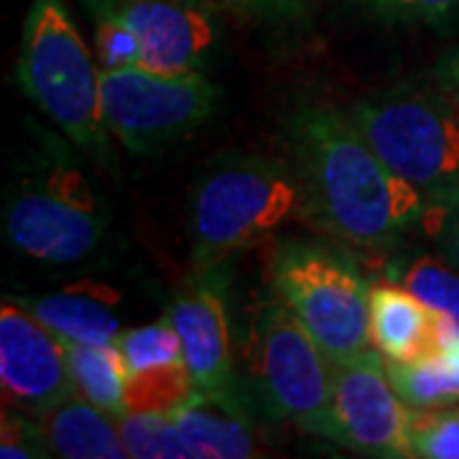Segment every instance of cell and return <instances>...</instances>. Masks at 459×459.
I'll use <instances>...</instances> for the list:
<instances>
[{
  "mask_svg": "<svg viewBox=\"0 0 459 459\" xmlns=\"http://www.w3.org/2000/svg\"><path fill=\"white\" fill-rule=\"evenodd\" d=\"M283 141L301 195L299 217L334 243L380 255L419 228L427 195L380 161L347 110L301 102L286 117Z\"/></svg>",
  "mask_w": 459,
  "mask_h": 459,
  "instance_id": "obj_1",
  "label": "cell"
},
{
  "mask_svg": "<svg viewBox=\"0 0 459 459\" xmlns=\"http://www.w3.org/2000/svg\"><path fill=\"white\" fill-rule=\"evenodd\" d=\"M65 135L33 128L3 202L5 243L29 261L72 268L105 246L110 212Z\"/></svg>",
  "mask_w": 459,
  "mask_h": 459,
  "instance_id": "obj_2",
  "label": "cell"
},
{
  "mask_svg": "<svg viewBox=\"0 0 459 459\" xmlns=\"http://www.w3.org/2000/svg\"><path fill=\"white\" fill-rule=\"evenodd\" d=\"M16 84L77 151L110 164L102 66L72 21L66 0H31L21 31Z\"/></svg>",
  "mask_w": 459,
  "mask_h": 459,
  "instance_id": "obj_3",
  "label": "cell"
},
{
  "mask_svg": "<svg viewBox=\"0 0 459 459\" xmlns=\"http://www.w3.org/2000/svg\"><path fill=\"white\" fill-rule=\"evenodd\" d=\"M301 210L286 159L230 153L202 171L189 199V268L214 271Z\"/></svg>",
  "mask_w": 459,
  "mask_h": 459,
  "instance_id": "obj_4",
  "label": "cell"
},
{
  "mask_svg": "<svg viewBox=\"0 0 459 459\" xmlns=\"http://www.w3.org/2000/svg\"><path fill=\"white\" fill-rule=\"evenodd\" d=\"M347 113L380 161L427 197L459 181V113L437 80L391 84Z\"/></svg>",
  "mask_w": 459,
  "mask_h": 459,
  "instance_id": "obj_5",
  "label": "cell"
},
{
  "mask_svg": "<svg viewBox=\"0 0 459 459\" xmlns=\"http://www.w3.org/2000/svg\"><path fill=\"white\" fill-rule=\"evenodd\" d=\"M271 286L332 362L373 350L370 286L352 258L337 247L286 238L271 255Z\"/></svg>",
  "mask_w": 459,
  "mask_h": 459,
  "instance_id": "obj_6",
  "label": "cell"
},
{
  "mask_svg": "<svg viewBox=\"0 0 459 459\" xmlns=\"http://www.w3.org/2000/svg\"><path fill=\"white\" fill-rule=\"evenodd\" d=\"M250 368L265 409L301 431L334 442V362L281 299L263 304L253 329Z\"/></svg>",
  "mask_w": 459,
  "mask_h": 459,
  "instance_id": "obj_7",
  "label": "cell"
},
{
  "mask_svg": "<svg viewBox=\"0 0 459 459\" xmlns=\"http://www.w3.org/2000/svg\"><path fill=\"white\" fill-rule=\"evenodd\" d=\"M220 90L204 72H159L143 65L102 69L110 135L138 156H153L202 128Z\"/></svg>",
  "mask_w": 459,
  "mask_h": 459,
  "instance_id": "obj_8",
  "label": "cell"
},
{
  "mask_svg": "<svg viewBox=\"0 0 459 459\" xmlns=\"http://www.w3.org/2000/svg\"><path fill=\"white\" fill-rule=\"evenodd\" d=\"M409 416L411 406L395 391L377 350L334 362V444L362 457L411 459Z\"/></svg>",
  "mask_w": 459,
  "mask_h": 459,
  "instance_id": "obj_9",
  "label": "cell"
},
{
  "mask_svg": "<svg viewBox=\"0 0 459 459\" xmlns=\"http://www.w3.org/2000/svg\"><path fill=\"white\" fill-rule=\"evenodd\" d=\"M0 388L3 409L44 416L74 395L66 342L13 296L0 307Z\"/></svg>",
  "mask_w": 459,
  "mask_h": 459,
  "instance_id": "obj_10",
  "label": "cell"
},
{
  "mask_svg": "<svg viewBox=\"0 0 459 459\" xmlns=\"http://www.w3.org/2000/svg\"><path fill=\"white\" fill-rule=\"evenodd\" d=\"M222 268L192 273L181 286L166 316L177 327L184 365L199 394H238L232 373V340Z\"/></svg>",
  "mask_w": 459,
  "mask_h": 459,
  "instance_id": "obj_11",
  "label": "cell"
},
{
  "mask_svg": "<svg viewBox=\"0 0 459 459\" xmlns=\"http://www.w3.org/2000/svg\"><path fill=\"white\" fill-rule=\"evenodd\" d=\"M138 41L141 65L159 72H202L220 44L212 0H113Z\"/></svg>",
  "mask_w": 459,
  "mask_h": 459,
  "instance_id": "obj_12",
  "label": "cell"
},
{
  "mask_svg": "<svg viewBox=\"0 0 459 459\" xmlns=\"http://www.w3.org/2000/svg\"><path fill=\"white\" fill-rule=\"evenodd\" d=\"M171 419L195 459H250L263 455L243 391L228 395L195 391Z\"/></svg>",
  "mask_w": 459,
  "mask_h": 459,
  "instance_id": "obj_13",
  "label": "cell"
},
{
  "mask_svg": "<svg viewBox=\"0 0 459 459\" xmlns=\"http://www.w3.org/2000/svg\"><path fill=\"white\" fill-rule=\"evenodd\" d=\"M13 299L59 337L72 342L115 344L117 334L123 332L117 314L120 296L100 281H80L65 286L62 291Z\"/></svg>",
  "mask_w": 459,
  "mask_h": 459,
  "instance_id": "obj_14",
  "label": "cell"
},
{
  "mask_svg": "<svg viewBox=\"0 0 459 459\" xmlns=\"http://www.w3.org/2000/svg\"><path fill=\"white\" fill-rule=\"evenodd\" d=\"M439 316L395 281L370 286V344L383 360L409 362L437 350Z\"/></svg>",
  "mask_w": 459,
  "mask_h": 459,
  "instance_id": "obj_15",
  "label": "cell"
},
{
  "mask_svg": "<svg viewBox=\"0 0 459 459\" xmlns=\"http://www.w3.org/2000/svg\"><path fill=\"white\" fill-rule=\"evenodd\" d=\"M54 457L62 459H126L128 449L117 427V416L69 395L59 406L39 416Z\"/></svg>",
  "mask_w": 459,
  "mask_h": 459,
  "instance_id": "obj_16",
  "label": "cell"
},
{
  "mask_svg": "<svg viewBox=\"0 0 459 459\" xmlns=\"http://www.w3.org/2000/svg\"><path fill=\"white\" fill-rule=\"evenodd\" d=\"M388 377L411 409L459 403V322L439 316L437 350L409 362L385 360Z\"/></svg>",
  "mask_w": 459,
  "mask_h": 459,
  "instance_id": "obj_17",
  "label": "cell"
},
{
  "mask_svg": "<svg viewBox=\"0 0 459 459\" xmlns=\"http://www.w3.org/2000/svg\"><path fill=\"white\" fill-rule=\"evenodd\" d=\"M65 342L74 394L113 416H120L126 411V385L131 376L120 350L115 344Z\"/></svg>",
  "mask_w": 459,
  "mask_h": 459,
  "instance_id": "obj_18",
  "label": "cell"
},
{
  "mask_svg": "<svg viewBox=\"0 0 459 459\" xmlns=\"http://www.w3.org/2000/svg\"><path fill=\"white\" fill-rule=\"evenodd\" d=\"M391 276L419 296L429 309L446 314L459 322V268L444 261L439 253H413L394 263Z\"/></svg>",
  "mask_w": 459,
  "mask_h": 459,
  "instance_id": "obj_19",
  "label": "cell"
},
{
  "mask_svg": "<svg viewBox=\"0 0 459 459\" xmlns=\"http://www.w3.org/2000/svg\"><path fill=\"white\" fill-rule=\"evenodd\" d=\"M195 394V380L184 362L151 368L128 376L126 411L133 413H174ZM123 411V413H126Z\"/></svg>",
  "mask_w": 459,
  "mask_h": 459,
  "instance_id": "obj_20",
  "label": "cell"
},
{
  "mask_svg": "<svg viewBox=\"0 0 459 459\" xmlns=\"http://www.w3.org/2000/svg\"><path fill=\"white\" fill-rule=\"evenodd\" d=\"M360 13L385 26L459 33V0H350Z\"/></svg>",
  "mask_w": 459,
  "mask_h": 459,
  "instance_id": "obj_21",
  "label": "cell"
},
{
  "mask_svg": "<svg viewBox=\"0 0 459 459\" xmlns=\"http://www.w3.org/2000/svg\"><path fill=\"white\" fill-rule=\"evenodd\" d=\"M123 444L133 459H192L186 442L171 413H133L117 416Z\"/></svg>",
  "mask_w": 459,
  "mask_h": 459,
  "instance_id": "obj_22",
  "label": "cell"
},
{
  "mask_svg": "<svg viewBox=\"0 0 459 459\" xmlns=\"http://www.w3.org/2000/svg\"><path fill=\"white\" fill-rule=\"evenodd\" d=\"M115 347L120 350L123 360L128 365V373L184 362L181 340L169 316H161L151 325L123 329L115 340Z\"/></svg>",
  "mask_w": 459,
  "mask_h": 459,
  "instance_id": "obj_23",
  "label": "cell"
},
{
  "mask_svg": "<svg viewBox=\"0 0 459 459\" xmlns=\"http://www.w3.org/2000/svg\"><path fill=\"white\" fill-rule=\"evenodd\" d=\"M411 459H459V403L411 409Z\"/></svg>",
  "mask_w": 459,
  "mask_h": 459,
  "instance_id": "obj_24",
  "label": "cell"
},
{
  "mask_svg": "<svg viewBox=\"0 0 459 459\" xmlns=\"http://www.w3.org/2000/svg\"><path fill=\"white\" fill-rule=\"evenodd\" d=\"M87 13L95 21V56L102 69H123L141 65V41L115 11L113 0H82Z\"/></svg>",
  "mask_w": 459,
  "mask_h": 459,
  "instance_id": "obj_25",
  "label": "cell"
},
{
  "mask_svg": "<svg viewBox=\"0 0 459 459\" xmlns=\"http://www.w3.org/2000/svg\"><path fill=\"white\" fill-rule=\"evenodd\" d=\"M419 228L427 235L431 250L459 268V181L427 197Z\"/></svg>",
  "mask_w": 459,
  "mask_h": 459,
  "instance_id": "obj_26",
  "label": "cell"
},
{
  "mask_svg": "<svg viewBox=\"0 0 459 459\" xmlns=\"http://www.w3.org/2000/svg\"><path fill=\"white\" fill-rule=\"evenodd\" d=\"M0 457L3 459H44L54 457L44 429L36 416L23 411L3 409L0 419Z\"/></svg>",
  "mask_w": 459,
  "mask_h": 459,
  "instance_id": "obj_27",
  "label": "cell"
},
{
  "mask_svg": "<svg viewBox=\"0 0 459 459\" xmlns=\"http://www.w3.org/2000/svg\"><path fill=\"white\" fill-rule=\"evenodd\" d=\"M230 13L263 29H294L312 13L316 0H217Z\"/></svg>",
  "mask_w": 459,
  "mask_h": 459,
  "instance_id": "obj_28",
  "label": "cell"
},
{
  "mask_svg": "<svg viewBox=\"0 0 459 459\" xmlns=\"http://www.w3.org/2000/svg\"><path fill=\"white\" fill-rule=\"evenodd\" d=\"M434 80L442 84V90L455 102L459 113V44L444 51L439 65H437V72H434Z\"/></svg>",
  "mask_w": 459,
  "mask_h": 459,
  "instance_id": "obj_29",
  "label": "cell"
}]
</instances>
